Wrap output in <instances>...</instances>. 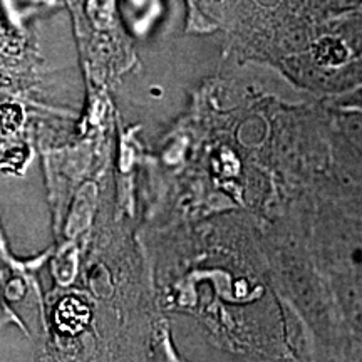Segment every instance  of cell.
<instances>
[{"instance_id":"6da1fadb","label":"cell","mask_w":362,"mask_h":362,"mask_svg":"<svg viewBox=\"0 0 362 362\" xmlns=\"http://www.w3.org/2000/svg\"><path fill=\"white\" fill-rule=\"evenodd\" d=\"M309 59L312 64L320 69H339L352 61L354 56L341 37L329 34L315 40L310 49Z\"/></svg>"},{"instance_id":"7a4b0ae2","label":"cell","mask_w":362,"mask_h":362,"mask_svg":"<svg viewBox=\"0 0 362 362\" xmlns=\"http://www.w3.org/2000/svg\"><path fill=\"white\" fill-rule=\"evenodd\" d=\"M330 34L341 37L354 57H362V7L342 13L330 25Z\"/></svg>"},{"instance_id":"3957f363","label":"cell","mask_w":362,"mask_h":362,"mask_svg":"<svg viewBox=\"0 0 362 362\" xmlns=\"http://www.w3.org/2000/svg\"><path fill=\"white\" fill-rule=\"evenodd\" d=\"M56 320L59 329L64 330V332H81L89 320V310L78 298H66L57 307Z\"/></svg>"},{"instance_id":"277c9868","label":"cell","mask_w":362,"mask_h":362,"mask_svg":"<svg viewBox=\"0 0 362 362\" xmlns=\"http://www.w3.org/2000/svg\"><path fill=\"white\" fill-rule=\"evenodd\" d=\"M342 124L356 141L362 143V111L354 107H342Z\"/></svg>"},{"instance_id":"5b68a950","label":"cell","mask_w":362,"mask_h":362,"mask_svg":"<svg viewBox=\"0 0 362 362\" xmlns=\"http://www.w3.org/2000/svg\"><path fill=\"white\" fill-rule=\"evenodd\" d=\"M339 107H354V110L362 111V88L351 90V93L342 94L337 99Z\"/></svg>"}]
</instances>
